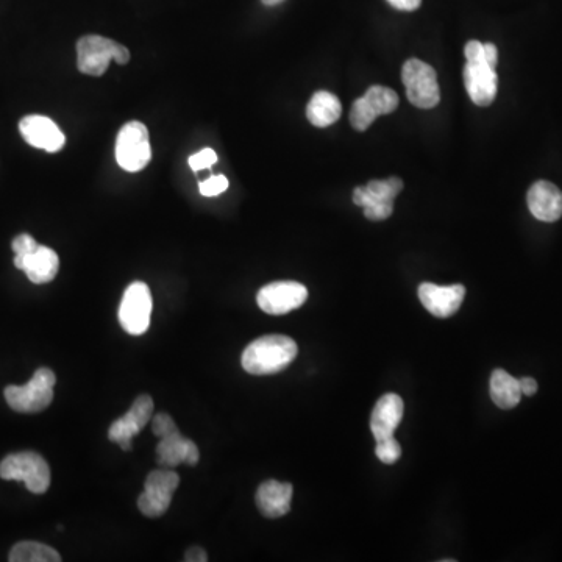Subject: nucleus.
<instances>
[{
	"mask_svg": "<svg viewBox=\"0 0 562 562\" xmlns=\"http://www.w3.org/2000/svg\"><path fill=\"white\" fill-rule=\"evenodd\" d=\"M297 344L283 335H269L253 341L242 353L241 363L252 375H272L285 370L296 360Z\"/></svg>",
	"mask_w": 562,
	"mask_h": 562,
	"instance_id": "nucleus-1",
	"label": "nucleus"
},
{
	"mask_svg": "<svg viewBox=\"0 0 562 562\" xmlns=\"http://www.w3.org/2000/svg\"><path fill=\"white\" fill-rule=\"evenodd\" d=\"M111 61L127 65L130 52L127 47L104 36L86 35L77 43V68L82 74L100 77L107 72Z\"/></svg>",
	"mask_w": 562,
	"mask_h": 562,
	"instance_id": "nucleus-2",
	"label": "nucleus"
},
{
	"mask_svg": "<svg viewBox=\"0 0 562 562\" xmlns=\"http://www.w3.org/2000/svg\"><path fill=\"white\" fill-rule=\"evenodd\" d=\"M57 383L52 370L41 367L33 374L32 380L24 386L5 388V400L11 410L18 413L32 414L46 410L54 400V386Z\"/></svg>",
	"mask_w": 562,
	"mask_h": 562,
	"instance_id": "nucleus-3",
	"label": "nucleus"
},
{
	"mask_svg": "<svg viewBox=\"0 0 562 562\" xmlns=\"http://www.w3.org/2000/svg\"><path fill=\"white\" fill-rule=\"evenodd\" d=\"M0 478L22 481L33 494H44L50 486L49 464L35 452L13 453L0 463Z\"/></svg>",
	"mask_w": 562,
	"mask_h": 562,
	"instance_id": "nucleus-4",
	"label": "nucleus"
},
{
	"mask_svg": "<svg viewBox=\"0 0 562 562\" xmlns=\"http://www.w3.org/2000/svg\"><path fill=\"white\" fill-rule=\"evenodd\" d=\"M402 82L406 88V96L414 107L430 110L441 100L438 75L430 65L424 61H406L402 69Z\"/></svg>",
	"mask_w": 562,
	"mask_h": 562,
	"instance_id": "nucleus-5",
	"label": "nucleus"
},
{
	"mask_svg": "<svg viewBox=\"0 0 562 562\" xmlns=\"http://www.w3.org/2000/svg\"><path fill=\"white\" fill-rule=\"evenodd\" d=\"M116 160L127 172H139L152 160L149 130L143 122L125 124L116 139Z\"/></svg>",
	"mask_w": 562,
	"mask_h": 562,
	"instance_id": "nucleus-6",
	"label": "nucleus"
},
{
	"mask_svg": "<svg viewBox=\"0 0 562 562\" xmlns=\"http://www.w3.org/2000/svg\"><path fill=\"white\" fill-rule=\"evenodd\" d=\"M178 484L180 477L168 467L150 472L144 484V492L138 498L139 511L152 519L163 516L171 506Z\"/></svg>",
	"mask_w": 562,
	"mask_h": 562,
	"instance_id": "nucleus-7",
	"label": "nucleus"
},
{
	"mask_svg": "<svg viewBox=\"0 0 562 562\" xmlns=\"http://www.w3.org/2000/svg\"><path fill=\"white\" fill-rule=\"evenodd\" d=\"M152 294L143 281H135L127 288L119 308V322L129 335H144L150 327Z\"/></svg>",
	"mask_w": 562,
	"mask_h": 562,
	"instance_id": "nucleus-8",
	"label": "nucleus"
},
{
	"mask_svg": "<svg viewBox=\"0 0 562 562\" xmlns=\"http://www.w3.org/2000/svg\"><path fill=\"white\" fill-rule=\"evenodd\" d=\"M308 299V289L297 281H274L260 289L258 306L271 316H283L297 310Z\"/></svg>",
	"mask_w": 562,
	"mask_h": 562,
	"instance_id": "nucleus-9",
	"label": "nucleus"
},
{
	"mask_svg": "<svg viewBox=\"0 0 562 562\" xmlns=\"http://www.w3.org/2000/svg\"><path fill=\"white\" fill-rule=\"evenodd\" d=\"M153 414V400L149 395H139L138 399L133 402L129 413L116 420L108 430V438L110 441L119 444L122 450L130 452L132 450V439L138 436L149 424Z\"/></svg>",
	"mask_w": 562,
	"mask_h": 562,
	"instance_id": "nucleus-10",
	"label": "nucleus"
},
{
	"mask_svg": "<svg viewBox=\"0 0 562 562\" xmlns=\"http://www.w3.org/2000/svg\"><path fill=\"white\" fill-rule=\"evenodd\" d=\"M19 132L25 143L49 153L60 152L66 144L65 133L52 119L41 114H30L19 122Z\"/></svg>",
	"mask_w": 562,
	"mask_h": 562,
	"instance_id": "nucleus-11",
	"label": "nucleus"
},
{
	"mask_svg": "<svg viewBox=\"0 0 562 562\" xmlns=\"http://www.w3.org/2000/svg\"><path fill=\"white\" fill-rule=\"evenodd\" d=\"M466 297L463 285L438 286L433 283H422L419 286V299L425 310L430 311L439 319H447L458 313Z\"/></svg>",
	"mask_w": 562,
	"mask_h": 562,
	"instance_id": "nucleus-12",
	"label": "nucleus"
},
{
	"mask_svg": "<svg viewBox=\"0 0 562 562\" xmlns=\"http://www.w3.org/2000/svg\"><path fill=\"white\" fill-rule=\"evenodd\" d=\"M464 85L467 94L478 107H489L497 97L498 75L486 61L464 66Z\"/></svg>",
	"mask_w": 562,
	"mask_h": 562,
	"instance_id": "nucleus-13",
	"label": "nucleus"
},
{
	"mask_svg": "<svg viewBox=\"0 0 562 562\" xmlns=\"http://www.w3.org/2000/svg\"><path fill=\"white\" fill-rule=\"evenodd\" d=\"M199 461L200 452L197 445L191 439L183 438L180 430L160 438V444L157 445V463L161 467L174 469L180 464L196 466Z\"/></svg>",
	"mask_w": 562,
	"mask_h": 562,
	"instance_id": "nucleus-14",
	"label": "nucleus"
},
{
	"mask_svg": "<svg viewBox=\"0 0 562 562\" xmlns=\"http://www.w3.org/2000/svg\"><path fill=\"white\" fill-rule=\"evenodd\" d=\"M15 266L19 271H24L35 285H46L57 277L60 258L55 250L46 246H38V249L30 255L15 257Z\"/></svg>",
	"mask_w": 562,
	"mask_h": 562,
	"instance_id": "nucleus-15",
	"label": "nucleus"
},
{
	"mask_svg": "<svg viewBox=\"0 0 562 562\" xmlns=\"http://www.w3.org/2000/svg\"><path fill=\"white\" fill-rule=\"evenodd\" d=\"M528 208L536 219L542 222H556L562 216V193L553 183H534L528 191Z\"/></svg>",
	"mask_w": 562,
	"mask_h": 562,
	"instance_id": "nucleus-16",
	"label": "nucleus"
},
{
	"mask_svg": "<svg viewBox=\"0 0 562 562\" xmlns=\"http://www.w3.org/2000/svg\"><path fill=\"white\" fill-rule=\"evenodd\" d=\"M403 417V400L400 395H383L375 405L370 417V430L374 434L375 441L388 439L394 436L395 430L399 427Z\"/></svg>",
	"mask_w": 562,
	"mask_h": 562,
	"instance_id": "nucleus-17",
	"label": "nucleus"
},
{
	"mask_svg": "<svg viewBox=\"0 0 562 562\" xmlns=\"http://www.w3.org/2000/svg\"><path fill=\"white\" fill-rule=\"evenodd\" d=\"M292 484L267 480L257 491V506L267 519L286 516L291 509Z\"/></svg>",
	"mask_w": 562,
	"mask_h": 562,
	"instance_id": "nucleus-18",
	"label": "nucleus"
},
{
	"mask_svg": "<svg viewBox=\"0 0 562 562\" xmlns=\"http://www.w3.org/2000/svg\"><path fill=\"white\" fill-rule=\"evenodd\" d=\"M402 178L391 177L388 180H372L366 186H358L353 191V203L361 208L372 207L378 202H394L402 193Z\"/></svg>",
	"mask_w": 562,
	"mask_h": 562,
	"instance_id": "nucleus-19",
	"label": "nucleus"
},
{
	"mask_svg": "<svg viewBox=\"0 0 562 562\" xmlns=\"http://www.w3.org/2000/svg\"><path fill=\"white\" fill-rule=\"evenodd\" d=\"M341 114V100L328 91H317L306 107V118L319 129H325L338 122Z\"/></svg>",
	"mask_w": 562,
	"mask_h": 562,
	"instance_id": "nucleus-20",
	"label": "nucleus"
},
{
	"mask_svg": "<svg viewBox=\"0 0 562 562\" xmlns=\"http://www.w3.org/2000/svg\"><path fill=\"white\" fill-rule=\"evenodd\" d=\"M491 399L502 410H513L522 399L520 381L506 370L495 369L491 375Z\"/></svg>",
	"mask_w": 562,
	"mask_h": 562,
	"instance_id": "nucleus-21",
	"label": "nucleus"
},
{
	"mask_svg": "<svg viewBox=\"0 0 562 562\" xmlns=\"http://www.w3.org/2000/svg\"><path fill=\"white\" fill-rule=\"evenodd\" d=\"M11 562H60L61 556L57 550L41 542H19L11 548Z\"/></svg>",
	"mask_w": 562,
	"mask_h": 562,
	"instance_id": "nucleus-22",
	"label": "nucleus"
},
{
	"mask_svg": "<svg viewBox=\"0 0 562 562\" xmlns=\"http://www.w3.org/2000/svg\"><path fill=\"white\" fill-rule=\"evenodd\" d=\"M363 97L378 116L394 113L399 107V96L394 89L386 88V86H370Z\"/></svg>",
	"mask_w": 562,
	"mask_h": 562,
	"instance_id": "nucleus-23",
	"label": "nucleus"
},
{
	"mask_svg": "<svg viewBox=\"0 0 562 562\" xmlns=\"http://www.w3.org/2000/svg\"><path fill=\"white\" fill-rule=\"evenodd\" d=\"M377 118L378 114L367 104L364 97H360L353 102L352 110H350V124L356 132H366Z\"/></svg>",
	"mask_w": 562,
	"mask_h": 562,
	"instance_id": "nucleus-24",
	"label": "nucleus"
},
{
	"mask_svg": "<svg viewBox=\"0 0 562 562\" xmlns=\"http://www.w3.org/2000/svg\"><path fill=\"white\" fill-rule=\"evenodd\" d=\"M375 453H377L378 459H380L381 463L395 464L399 461L400 456H402V447H400L397 439L392 436V438L377 441Z\"/></svg>",
	"mask_w": 562,
	"mask_h": 562,
	"instance_id": "nucleus-25",
	"label": "nucleus"
},
{
	"mask_svg": "<svg viewBox=\"0 0 562 562\" xmlns=\"http://www.w3.org/2000/svg\"><path fill=\"white\" fill-rule=\"evenodd\" d=\"M227 188L228 180L225 175H213V177L207 178L205 182L199 185L200 194L205 197L219 196V194L227 191Z\"/></svg>",
	"mask_w": 562,
	"mask_h": 562,
	"instance_id": "nucleus-26",
	"label": "nucleus"
},
{
	"mask_svg": "<svg viewBox=\"0 0 562 562\" xmlns=\"http://www.w3.org/2000/svg\"><path fill=\"white\" fill-rule=\"evenodd\" d=\"M216 161L217 155L213 149H203L189 158V166H191L194 172H199L203 171V169H210Z\"/></svg>",
	"mask_w": 562,
	"mask_h": 562,
	"instance_id": "nucleus-27",
	"label": "nucleus"
},
{
	"mask_svg": "<svg viewBox=\"0 0 562 562\" xmlns=\"http://www.w3.org/2000/svg\"><path fill=\"white\" fill-rule=\"evenodd\" d=\"M392 211H394V202H378L374 203L372 207L364 208V216L369 221H385L391 216Z\"/></svg>",
	"mask_w": 562,
	"mask_h": 562,
	"instance_id": "nucleus-28",
	"label": "nucleus"
},
{
	"mask_svg": "<svg viewBox=\"0 0 562 562\" xmlns=\"http://www.w3.org/2000/svg\"><path fill=\"white\" fill-rule=\"evenodd\" d=\"M38 242L32 238V236L27 235V233H22V235L16 236L13 239V252L16 253V257H25V255H30V253L35 252L38 249Z\"/></svg>",
	"mask_w": 562,
	"mask_h": 562,
	"instance_id": "nucleus-29",
	"label": "nucleus"
},
{
	"mask_svg": "<svg viewBox=\"0 0 562 562\" xmlns=\"http://www.w3.org/2000/svg\"><path fill=\"white\" fill-rule=\"evenodd\" d=\"M152 430L155 436L163 438L166 434L177 431L178 427L168 414H158V416H155V419H153Z\"/></svg>",
	"mask_w": 562,
	"mask_h": 562,
	"instance_id": "nucleus-30",
	"label": "nucleus"
},
{
	"mask_svg": "<svg viewBox=\"0 0 562 562\" xmlns=\"http://www.w3.org/2000/svg\"><path fill=\"white\" fill-rule=\"evenodd\" d=\"M388 2L400 11H414L422 4V0H388Z\"/></svg>",
	"mask_w": 562,
	"mask_h": 562,
	"instance_id": "nucleus-31",
	"label": "nucleus"
},
{
	"mask_svg": "<svg viewBox=\"0 0 562 562\" xmlns=\"http://www.w3.org/2000/svg\"><path fill=\"white\" fill-rule=\"evenodd\" d=\"M520 389H522V395H531L536 394L538 392L539 386L538 381L534 380L531 377L520 378Z\"/></svg>",
	"mask_w": 562,
	"mask_h": 562,
	"instance_id": "nucleus-32",
	"label": "nucleus"
},
{
	"mask_svg": "<svg viewBox=\"0 0 562 562\" xmlns=\"http://www.w3.org/2000/svg\"><path fill=\"white\" fill-rule=\"evenodd\" d=\"M484 58H486V63H488L491 68H497L498 50L495 44H484Z\"/></svg>",
	"mask_w": 562,
	"mask_h": 562,
	"instance_id": "nucleus-33",
	"label": "nucleus"
},
{
	"mask_svg": "<svg viewBox=\"0 0 562 562\" xmlns=\"http://www.w3.org/2000/svg\"><path fill=\"white\" fill-rule=\"evenodd\" d=\"M185 561L188 562H205L208 561V555L203 548L193 547L189 548L185 553Z\"/></svg>",
	"mask_w": 562,
	"mask_h": 562,
	"instance_id": "nucleus-34",
	"label": "nucleus"
},
{
	"mask_svg": "<svg viewBox=\"0 0 562 562\" xmlns=\"http://www.w3.org/2000/svg\"><path fill=\"white\" fill-rule=\"evenodd\" d=\"M266 7H275V5H280L281 2H285V0H261Z\"/></svg>",
	"mask_w": 562,
	"mask_h": 562,
	"instance_id": "nucleus-35",
	"label": "nucleus"
}]
</instances>
